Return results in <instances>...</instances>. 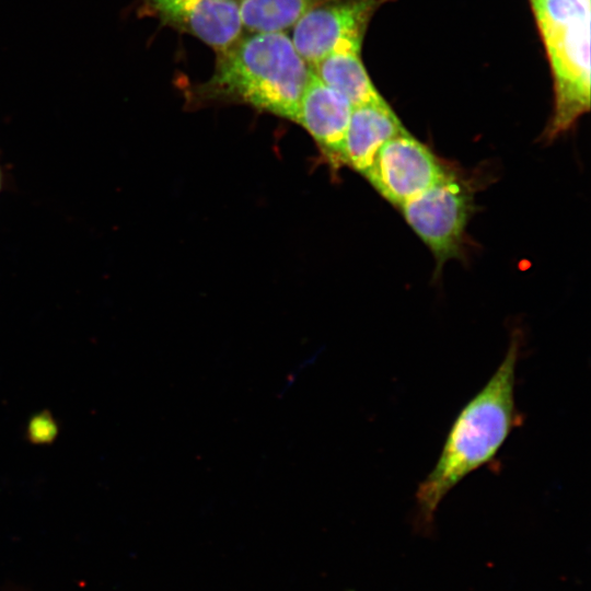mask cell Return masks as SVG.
<instances>
[{
	"label": "cell",
	"mask_w": 591,
	"mask_h": 591,
	"mask_svg": "<svg viewBox=\"0 0 591 591\" xmlns=\"http://www.w3.org/2000/svg\"><path fill=\"white\" fill-rule=\"evenodd\" d=\"M243 28L251 33L285 32L313 7L327 0H237Z\"/></svg>",
	"instance_id": "8fae6325"
},
{
	"label": "cell",
	"mask_w": 591,
	"mask_h": 591,
	"mask_svg": "<svg viewBox=\"0 0 591 591\" xmlns=\"http://www.w3.org/2000/svg\"><path fill=\"white\" fill-rule=\"evenodd\" d=\"M351 109L350 102L325 84L310 68L296 123L311 135L331 163L337 166Z\"/></svg>",
	"instance_id": "ba28073f"
},
{
	"label": "cell",
	"mask_w": 591,
	"mask_h": 591,
	"mask_svg": "<svg viewBox=\"0 0 591 591\" xmlns=\"http://www.w3.org/2000/svg\"><path fill=\"white\" fill-rule=\"evenodd\" d=\"M522 341V333L513 331L501 362L459 412L434 466L418 485L414 526L419 533H432L444 497L466 476L494 463L508 437L521 425L515 380Z\"/></svg>",
	"instance_id": "6da1fadb"
},
{
	"label": "cell",
	"mask_w": 591,
	"mask_h": 591,
	"mask_svg": "<svg viewBox=\"0 0 591 591\" xmlns=\"http://www.w3.org/2000/svg\"><path fill=\"white\" fill-rule=\"evenodd\" d=\"M362 42H346L310 66L328 86L341 93L352 106L383 99L368 76L361 60Z\"/></svg>",
	"instance_id": "30bf717a"
},
{
	"label": "cell",
	"mask_w": 591,
	"mask_h": 591,
	"mask_svg": "<svg viewBox=\"0 0 591 591\" xmlns=\"http://www.w3.org/2000/svg\"><path fill=\"white\" fill-rule=\"evenodd\" d=\"M405 130L384 99L352 106L338 165L364 174L382 146Z\"/></svg>",
	"instance_id": "9c48e42d"
},
{
	"label": "cell",
	"mask_w": 591,
	"mask_h": 591,
	"mask_svg": "<svg viewBox=\"0 0 591 591\" xmlns=\"http://www.w3.org/2000/svg\"><path fill=\"white\" fill-rule=\"evenodd\" d=\"M391 0H327L291 27L298 54L313 66L346 42H362L375 11Z\"/></svg>",
	"instance_id": "8992f818"
},
{
	"label": "cell",
	"mask_w": 591,
	"mask_h": 591,
	"mask_svg": "<svg viewBox=\"0 0 591 591\" xmlns=\"http://www.w3.org/2000/svg\"><path fill=\"white\" fill-rule=\"evenodd\" d=\"M3 186H4V174H3L2 166L0 164V194L3 189Z\"/></svg>",
	"instance_id": "4fadbf2b"
},
{
	"label": "cell",
	"mask_w": 591,
	"mask_h": 591,
	"mask_svg": "<svg viewBox=\"0 0 591 591\" xmlns=\"http://www.w3.org/2000/svg\"><path fill=\"white\" fill-rule=\"evenodd\" d=\"M28 432L32 439L44 442L55 436L56 426L51 419L40 415L31 422Z\"/></svg>",
	"instance_id": "7c38bea8"
},
{
	"label": "cell",
	"mask_w": 591,
	"mask_h": 591,
	"mask_svg": "<svg viewBox=\"0 0 591 591\" xmlns=\"http://www.w3.org/2000/svg\"><path fill=\"white\" fill-rule=\"evenodd\" d=\"M309 73L286 32L252 33L217 53L213 74L196 97L247 104L296 123Z\"/></svg>",
	"instance_id": "7a4b0ae2"
},
{
	"label": "cell",
	"mask_w": 591,
	"mask_h": 591,
	"mask_svg": "<svg viewBox=\"0 0 591 591\" xmlns=\"http://www.w3.org/2000/svg\"><path fill=\"white\" fill-rule=\"evenodd\" d=\"M450 171L425 143L405 130L382 146L363 175L385 199L401 207Z\"/></svg>",
	"instance_id": "5b68a950"
},
{
	"label": "cell",
	"mask_w": 591,
	"mask_h": 591,
	"mask_svg": "<svg viewBox=\"0 0 591 591\" xmlns=\"http://www.w3.org/2000/svg\"><path fill=\"white\" fill-rule=\"evenodd\" d=\"M144 1L164 23L196 36L217 53L242 36L237 0Z\"/></svg>",
	"instance_id": "52a82bcc"
},
{
	"label": "cell",
	"mask_w": 591,
	"mask_h": 591,
	"mask_svg": "<svg viewBox=\"0 0 591 591\" xmlns=\"http://www.w3.org/2000/svg\"><path fill=\"white\" fill-rule=\"evenodd\" d=\"M399 208L409 227L430 248L437 264L436 273L448 260L461 256L474 210V189L468 181L450 171Z\"/></svg>",
	"instance_id": "277c9868"
},
{
	"label": "cell",
	"mask_w": 591,
	"mask_h": 591,
	"mask_svg": "<svg viewBox=\"0 0 591 591\" xmlns=\"http://www.w3.org/2000/svg\"><path fill=\"white\" fill-rule=\"evenodd\" d=\"M549 59L555 106L544 131L551 141L590 108V0H531Z\"/></svg>",
	"instance_id": "3957f363"
}]
</instances>
